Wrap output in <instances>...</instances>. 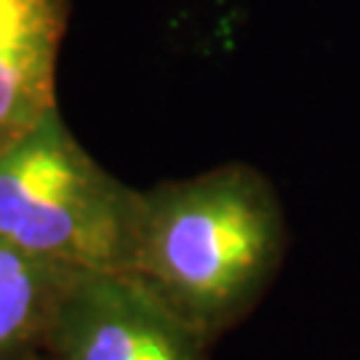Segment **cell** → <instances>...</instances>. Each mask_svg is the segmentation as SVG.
Returning a JSON list of instances; mask_svg holds the SVG:
<instances>
[{"mask_svg": "<svg viewBox=\"0 0 360 360\" xmlns=\"http://www.w3.org/2000/svg\"><path fill=\"white\" fill-rule=\"evenodd\" d=\"M70 0H0V155L59 110L56 65Z\"/></svg>", "mask_w": 360, "mask_h": 360, "instance_id": "277c9868", "label": "cell"}, {"mask_svg": "<svg viewBox=\"0 0 360 360\" xmlns=\"http://www.w3.org/2000/svg\"><path fill=\"white\" fill-rule=\"evenodd\" d=\"M281 245L272 187L230 163L142 193L129 272L214 339L257 302Z\"/></svg>", "mask_w": 360, "mask_h": 360, "instance_id": "6da1fadb", "label": "cell"}, {"mask_svg": "<svg viewBox=\"0 0 360 360\" xmlns=\"http://www.w3.org/2000/svg\"><path fill=\"white\" fill-rule=\"evenodd\" d=\"M208 339L142 278L77 272L49 331L51 360H206Z\"/></svg>", "mask_w": 360, "mask_h": 360, "instance_id": "3957f363", "label": "cell"}, {"mask_svg": "<svg viewBox=\"0 0 360 360\" xmlns=\"http://www.w3.org/2000/svg\"><path fill=\"white\" fill-rule=\"evenodd\" d=\"M142 193L107 174L53 110L0 155V238L70 272H129Z\"/></svg>", "mask_w": 360, "mask_h": 360, "instance_id": "7a4b0ae2", "label": "cell"}, {"mask_svg": "<svg viewBox=\"0 0 360 360\" xmlns=\"http://www.w3.org/2000/svg\"><path fill=\"white\" fill-rule=\"evenodd\" d=\"M25 360H51V358H49V352L43 349V352H38V355H30V358H25Z\"/></svg>", "mask_w": 360, "mask_h": 360, "instance_id": "8992f818", "label": "cell"}, {"mask_svg": "<svg viewBox=\"0 0 360 360\" xmlns=\"http://www.w3.org/2000/svg\"><path fill=\"white\" fill-rule=\"evenodd\" d=\"M75 275L0 238V360H25L46 349Z\"/></svg>", "mask_w": 360, "mask_h": 360, "instance_id": "5b68a950", "label": "cell"}]
</instances>
